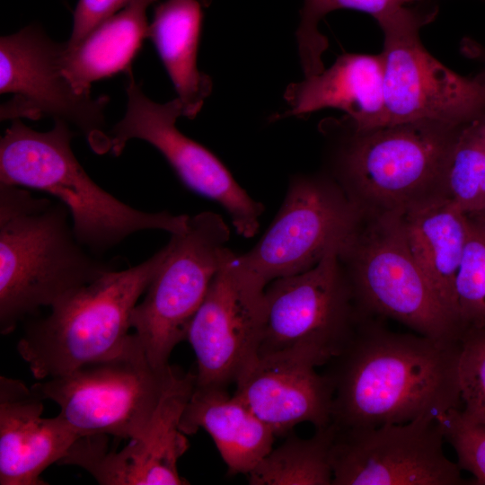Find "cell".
I'll return each instance as SVG.
<instances>
[{
    "label": "cell",
    "instance_id": "obj_1",
    "mask_svg": "<svg viewBox=\"0 0 485 485\" xmlns=\"http://www.w3.org/2000/svg\"><path fill=\"white\" fill-rule=\"evenodd\" d=\"M460 352L461 340L394 332L361 317L349 342L326 364L331 422L339 428H375L462 408Z\"/></svg>",
    "mask_w": 485,
    "mask_h": 485
},
{
    "label": "cell",
    "instance_id": "obj_2",
    "mask_svg": "<svg viewBox=\"0 0 485 485\" xmlns=\"http://www.w3.org/2000/svg\"><path fill=\"white\" fill-rule=\"evenodd\" d=\"M462 125L420 120L362 129L347 115L326 118L318 126L325 172L364 216L401 214L443 195L446 157Z\"/></svg>",
    "mask_w": 485,
    "mask_h": 485
},
{
    "label": "cell",
    "instance_id": "obj_3",
    "mask_svg": "<svg viewBox=\"0 0 485 485\" xmlns=\"http://www.w3.org/2000/svg\"><path fill=\"white\" fill-rule=\"evenodd\" d=\"M115 269L116 262L93 254L78 241L62 202L0 182L2 334Z\"/></svg>",
    "mask_w": 485,
    "mask_h": 485
},
{
    "label": "cell",
    "instance_id": "obj_4",
    "mask_svg": "<svg viewBox=\"0 0 485 485\" xmlns=\"http://www.w3.org/2000/svg\"><path fill=\"white\" fill-rule=\"evenodd\" d=\"M75 133L55 119L47 132L13 119L0 140V182L45 192L68 209L78 241L101 257L128 236L146 230L183 232L190 216L137 209L101 188L71 147Z\"/></svg>",
    "mask_w": 485,
    "mask_h": 485
},
{
    "label": "cell",
    "instance_id": "obj_5",
    "mask_svg": "<svg viewBox=\"0 0 485 485\" xmlns=\"http://www.w3.org/2000/svg\"><path fill=\"white\" fill-rule=\"evenodd\" d=\"M169 249L167 242L136 266L105 273L67 293L46 316L30 319L16 348L33 377L61 375L120 352L132 312Z\"/></svg>",
    "mask_w": 485,
    "mask_h": 485
},
{
    "label": "cell",
    "instance_id": "obj_6",
    "mask_svg": "<svg viewBox=\"0 0 485 485\" xmlns=\"http://www.w3.org/2000/svg\"><path fill=\"white\" fill-rule=\"evenodd\" d=\"M339 259L360 317L375 314L435 340H461L465 331L413 258L400 213L364 216Z\"/></svg>",
    "mask_w": 485,
    "mask_h": 485
},
{
    "label": "cell",
    "instance_id": "obj_7",
    "mask_svg": "<svg viewBox=\"0 0 485 485\" xmlns=\"http://www.w3.org/2000/svg\"><path fill=\"white\" fill-rule=\"evenodd\" d=\"M175 368H156L134 333L118 354L35 383L42 400L81 436L105 435L130 440L148 428Z\"/></svg>",
    "mask_w": 485,
    "mask_h": 485
},
{
    "label": "cell",
    "instance_id": "obj_8",
    "mask_svg": "<svg viewBox=\"0 0 485 485\" xmlns=\"http://www.w3.org/2000/svg\"><path fill=\"white\" fill-rule=\"evenodd\" d=\"M229 237L224 218L211 211L190 216L183 232L171 234L169 251L130 318L133 333L156 368H167L173 348L186 340Z\"/></svg>",
    "mask_w": 485,
    "mask_h": 485
},
{
    "label": "cell",
    "instance_id": "obj_9",
    "mask_svg": "<svg viewBox=\"0 0 485 485\" xmlns=\"http://www.w3.org/2000/svg\"><path fill=\"white\" fill-rule=\"evenodd\" d=\"M363 214L325 172L296 174L273 222L236 265L264 286L313 268L334 246H343Z\"/></svg>",
    "mask_w": 485,
    "mask_h": 485
},
{
    "label": "cell",
    "instance_id": "obj_10",
    "mask_svg": "<svg viewBox=\"0 0 485 485\" xmlns=\"http://www.w3.org/2000/svg\"><path fill=\"white\" fill-rule=\"evenodd\" d=\"M340 248L330 249L313 268L268 284L259 355L296 351L321 366L347 346L359 314Z\"/></svg>",
    "mask_w": 485,
    "mask_h": 485
},
{
    "label": "cell",
    "instance_id": "obj_11",
    "mask_svg": "<svg viewBox=\"0 0 485 485\" xmlns=\"http://www.w3.org/2000/svg\"><path fill=\"white\" fill-rule=\"evenodd\" d=\"M438 7L419 3L415 12L382 29L386 125L430 120L462 125L485 112V87L476 75H461L435 58L419 38Z\"/></svg>",
    "mask_w": 485,
    "mask_h": 485
},
{
    "label": "cell",
    "instance_id": "obj_12",
    "mask_svg": "<svg viewBox=\"0 0 485 485\" xmlns=\"http://www.w3.org/2000/svg\"><path fill=\"white\" fill-rule=\"evenodd\" d=\"M127 110L109 132L110 151L119 155L128 141L144 140L155 147L190 190L218 203L230 216L236 233L253 237L260 228L262 203L251 198L224 163L208 149L189 138L176 127L182 116L181 100L153 101L128 74Z\"/></svg>",
    "mask_w": 485,
    "mask_h": 485
},
{
    "label": "cell",
    "instance_id": "obj_13",
    "mask_svg": "<svg viewBox=\"0 0 485 485\" xmlns=\"http://www.w3.org/2000/svg\"><path fill=\"white\" fill-rule=\"evenodd\" d=\"M64 43L28 26L0 39V93L12 98L1 105V119L51 117L77 127L99 154L110 151L102 128L107 96L79 93L62 69Z\"/></svg>",
    "mask_w": 485,
    "mask_h": 485
},
{
    "label": "cell",
    "instance_id": "obj_14",
    "mask_svg": "<svg viewBox=\"0 0 485 485\" xmlns=\"http://www.w3.org/2000/svg\"><path fill=\"white\" fill-rule=\"evenodd\" d=\"M444 440L437 418L430 415L375 428L336 427L332 485L463 484Z\"/></svg>",
    "mask_w": 485,
    "mask_h": 485
},
{
    "label": "cell",
    "instance_id": "obj_15",
    "mask_svg": "<svg viewBox=\"0 0 485 485\" xmlns=\"http://www.w3.org/2000/svg\"><path fill=\"white\" fill-rule=\"evenodd\" d=\"M234 255L227 248L188 328L198 386L225 389L259 356L266 286L241 269Z\"/></svg>",
    "mask_w": 485,
    "mask_h": 485
},
{
    "label": "cell",
    "instance_id": "obj_16",
    "mask_svg": "<svg viewBox=\"0 0 485 485\" xmlns=\"http://www.w3.org/2000/svg\"><path fill=\"white\" fill-rule=\"evenodd\" d=\"M196 384V374L175 370L146 432L120 449H109L105 435L80 436L59 465L88 472L101 485L188 484L178 461L188 448L180 421Z\"/></svg>",
    "mask_w": 485,
    "mask_h": 485
},
{
    "label": "cell",
    "instance_id": "obj_17",
    "mask_svg": "<svg viewBox=\"0 0 485 485\" xmlns=\"http://www.w3.org/2000/svg\"><path fill=\"white\" fill-rule=\"evenodd\" d=\"M317 366L296 351L259 355L237 378L234 394L276 436L303 422L322 428L332 420L333 387Z\"/></svg>",
    "mask_w": 485,
    "mask_h": 485
},
{
    "label": "cell",
    "instance_id": "obj_18",
    "mask_svg": "<svg viewBox=\"0 0 485 485\" xmlns=\"http://www.w3.org/2000/svg\"><path fill=\"white\" fill-rule=\"evenodd\" d=\"M22 381L0 377V484L46 485L42 472L59 463L81 436Z\"/></svg>",
    "mask_w": 485,
    "mask_h": 485
},
{
    "label": "cell",
    "instance_id": "obj_19",
    "mask_svg": "<svg viewBox=\"0 0 485 485\" xmlns=\"http://www.w3.org/2000/svg\"><path fill=\"white\" fill-rule=\"evenodd\" d=\"M290 109L276 119L305 116L325 108L345 112L362 129L386 125L384 70L381 53H346L321 73L290 84Z\"/></svg>",
    "mask_w": 485,
    "mask_h": 485
},
{
    "label": "cell",
    "instance_id": "obj_20",
    "mask_svg": "<svg viewBox=\"0 0 485 485\" xmlns=\"http://www.w3.org/2000/svg\"><path fill=\"white\" fill-rule=\"evenodd\" d=\"M401 217L413 258L438 299L461 323L455 280L468 235V216L439 195L411 206Z\"/></svg>",
    "mask_w": 485,
    "mask_h": 485
},
{
    "label": "cell",
    "instance_id": "obj_21",
    "mask_svg": "<svg viewBox=\"0 0 485 485\" xmlns=\"http://www.w3.org/2000/svg\"><path fill=\"white\" fill-rule=\"evenodd\" d=\"M206 430L231 474L248 475L272 450L273 430L236 395L195 384L180 421L185 435Z\"/></svg>",
    "mask_w": 485,
    "mask_h": 485
},
{
    "label": "cell",
    "instance_id": "obj_22",
    "mask_svg": "<svg viewBox=\"0 0 485 485\" xmlns=\"http://www.w3.org/2000/svg\"><path fill=\"white\" fill-rule=\"evenodd\" d=\"M156 0H132L78 44L65 48L62 69L74 88L91 93L93 82L131 71V63L149 36L148 6Z\"/></svg>",
    "mask_w": 485,
    "mask_h": 485
},
{
    "label": "cell",
    "instance_id": "obj_23",
    "mask_svg": "<svg viewBox=\"0 0 485 485\" xmlns=\"http://www.w3.org/2000/svg\"><path fill=\"white\" fill-rule=\"evenodd\" d=\"M203 13L198 0H166L156 6L148 38L172 82L182 116L195 119L212 92L197 65Z\"/></svg>",
    "mask_w": 485,
    "mask_h": 485
},
{
    "label": "cell",
    "instance_id": "obj_24",
    "mask_svg": "<svg viewBox=\"0 0 485 485\" xmlns=\"http://www.w3.org/2000/svg\"><path fill=\"white\" fill-rule=\"evenodd\" d=\"M336 427L316 428L309 438L290 435L247 475L251 485H332L331 449Z\"/></svg>",
    "mask_w": 485,
    "mask_h": 485
},
{
    "label": "cell",
    "instance_id": "obj_25",
    "mask_svg": "<svg viewBox=\"0 0 485 485\" xmlns=\"http://www.w3.org/2000/svg\"><path fill=\"white\" fill-rule=\"evenodd\" d=\"M442 193L466 215L485 201V112L463 124L450 146Z\"/></svg>",
    "mask_w": 485,
    "mask_h": 485
},
{
    "label": "cell",
    "instance_id": "obj_26",
    "mask_svg": "<svg viewBox=\"0 0 485 485\" xmlns=\"http://www.w3.org/2000/svg\"><path fill=\"white\" fill-rule=\"evenodd\" d=\"M405 0H304L296 31L299 57L304 77L324 70L322 56L329 47L328 39L320 32L319 22L329 13L353 9L370 14L381 29L394 24L414 11Z\"/></svg>",
    "mask_w": 485,
    "mask_h": 485
},
{
    "label": "cell",
    "instance_id": "obj_27",
    "mask_svg": "<svg viewBox=\"0 0 485 485\" xmlns=\"http://www.w3.org/2000/svg\"><path fill=\"white\" fill-rule=\"evenodd\" d=\"M467 216L468 235L455 280L458 316L465 331L485 327V221Z\"/></svg>",
    "mask_w": 485,
    "mask_h": 485
},
{
    "label": "cell",
    "instance_id": "obj_28",
    "mask_svg": "<svg viewBox=\"0 0 485 485\" xmlns=\"http://www.w3.org/2000/svg\"><path fill=\"white\" fill-rule=\"evenodd\" d=\"M458 381L463 413L485 425V327L471 328L463 333Z\"/></svg>",
    "mask_w": 485,
    "mask_h": 485
},
{
    "label": "cell",
    "instance_id": "obj_29",
    "mask_svg": "<svg viewBox=\"0 0 485 485\" xmlns=\"http://www.w3.org/2000/svg\"><path fill=\"white\" fill-rule=\"evenodd\" d=\"M437 419L460 468L474 476V484L485 485V425L468 419L461 408L450 409Z\"/></svg>",
    "mask_w": 485,
    "mask_h": 485
},
{
    "label": "cell",
    "instance_id": "obj_30",
    "mask_svg": "<svg viewBox=\"0 0 485 485\" xmlns=\"http://www.w3.org/2000/svg\"><path fill=\"white\" fill-rule=\"evenodd\" d=\"M132 0H79L74 13L73 30L67 48L78 44L102 22L123 9Z\"/></svg>",
    "mask_w": 485,
    "mask_h": 485
},
{
    "label": "cell",
    "instance_id": "obj_31",
    "mask_svg": "<svg viewBox=\"0 0 485 485\" xmlns=\"http://www.w3.org/2000/svg\"><path fill=\"white\" fill-rule=\"evenodd\" d=\"M461 51L468 58L479 62L481 68L476 76L485 87V41L465 38L461 42Z\"/></svg>",
    "mask_w": 485,
    "mask_h": 485
},
{
    "label": "cell",
    "instance_id": "obj_32",
    "mask_svg": "<svg viewBox=\"0 0 485 485\" xmlns=\"http://www.w3.org/2000/svg\"><path fill=\"white\" fill-rule=\"evenodd\" d=\"M469 216H476V217L485 221V201L482 204L481 207L476 213H474L472 215H469Z\"/></svg>",
    "mask_w": 485,
    "mask_h": 485
},
{
    "label": "cell",
    "instance_id": "obj_33",
    "mask_svg": "<svg viewBox=\"0 0 485 485\" xmlns=\"http://www.w3.org/2000/svg\"><path fill=\"white\" fill-rule=\"evenodd\" d=\"M428 1H430V0H406V3H407V4H411V3H422V2H428Z\"/></svg>",
    "mask_w": 485,
    "mask_h": 485
}]
</instances>
